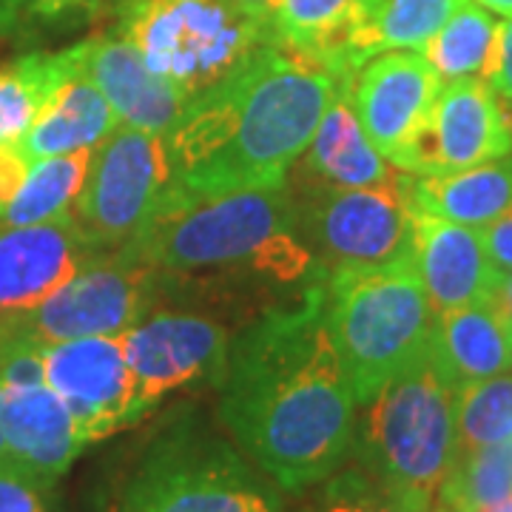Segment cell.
<instances>
[{"mask_svg":"<svg viewBox=\"0 0 512 512\" xmlns=\"http://www.w3.org/2000/svg\"><path fill=\"white\" fill-rule=\"evenodd\" d=\"M97 251L80 234L72 214L37 225H0V319L32 311L74 274H80Z\"/></svg>","mask_w":512,"mask_h":512,"instance_id":"obj_15","label":"cell"},{"mask_svg":"<svg viewBox=\"0 0 512 512\" xmlns=\"http://www.w3.org/2000/svg\"><path fill=\"white\" fill-rule=\"evenodd\" d=\"M342 80L268 43L217 86L188 97L165 134L171 185L231 191L288 180Z\"/></svg>","mask_w":512,"mask_h":512,"instance_id":"obj_2","label":"cell"},{"mask_svg":"<svg viewBox=\"0 0 512 512\" xmlns=\"http://www.w3.org/2000/svg\"><path fill=\"white\" fill-rule=\"evenodd\" d=\"M493 302L512 328V274L501 276V282H498V288H495Z\"/></svg>","mask_w":512,"mask_h":512,"instance_id":"obj_35","label":"cell"},{"mask_svg":"<svg viewBox=\"0 0 512 512\" xmlns=\"http://www.w3.org/2000/svg\"><path fill=\"white\" fill-rule=\"evenodd\" d=\"M484 9H490L493 15H501V18H510L512 15V0H476Z\"/></svg>","mask_w":512,"mask_h":512,"instance_id":"obj_36","label":"cell"},{"mask_svg":"<svg viewBox=\"0 0 512 512\" xmlns=\"http://www.w3.org/2000/svg\"><path fill=\"white\" fill-rule=\"evenodd\" d=\"M498 20L490 9L476 0L458 6V12L439 29L421 55L439 72L444 83L464 80V77H484L493 60L495 40H498Z\"/></svg>","mask_w":512,"mask_h":512,"instance_id":"obj_27","label":"cell"},{"mask_svg":"<svg viewBox=\"0 0 512 512\" xmlns=\"http://www.w3.org/2000/svg\"><path fill=\"white\" fill-rule=\"evenodd\" d=\"M512 498V441L458 450L441 481L436 504L444 512H493Z\"/></svg>","mask_w":512,"mask_h":512,"instance_id":"obj_26","label":"cell"},{"mask_svg":"<svg viewBox=\"0 0 512 512\" xmlns=\"http://www.w3.org/2000/svg\"><path fill=\"white\" fill-rule=\"evenodd\" d=\"M427 512H444V510H439V507H436V510H433V507H430V510H427Z\"/></svg>","mask_w":512,"mask_h":512,"instance_id":"obj_38","label":"cell"},{"mask_svg":"<svg viewBox=\"0 0 512 512\" xmlns=\"http://www.w3.org/2000/svg\"><path fill=\"white\" fill-rule=\"evenodd\" d=\"M80 72L77 43L46 55L32 52L0 66V146H12L35 123L49 97Z\"/></svg>","mask_w":512,"mask_h":512,"instance_id":"obj_23","label":"cell"},{"mask_svg":"<svg viewBox=\"0 0 512 512\" xmlns=\"http://www.w3.org/2000/svg\"><path fill=\"white\" fill-rule=\"evenodd\" d=\"M43 373L69 407L86 447L148 416L128 365L123 333L49 345L43 348Z\"/></svg>","mask_w":512,"mask_h":512,"instance_id":"obj_11","label":"cell"},{"mask_svg":"<svg viewBox=\"0 0 512 512\" xmlns=\"http://www.w3.org/2000/svg\"><path fill=\"white\" fill-rule=\"evenodd\" d=\"M80 72L109 100L117 123L151 134H168L183 114L188 94L165 80L140 57L126 37H92L77 43Z\"/></svg>","mask_w":512,"mask_h":512,"instance_id":"obj_17","label":"cell"},{"mask_svg":"<svg viewBox=\"0 0 512 512\" xmlns=\"http://www.w3.org/2000/svg\"><path fill=\"white\" fill-rule=\"evenodd\" d=\"M157 271H194L254 262L282 282L311 279L313 256L299 239L288 180L231 191L168 185L143 231L120 248Z\"/></svg>","mask_w":512,"mask_h":512,"instance_id":"obj_3","label":"cell"},{"mask_svg":"<svg viewBox=\"0 0 512 512\" xmlns=\"http://www.w3.org/2000/svg\"><path fill=\"white\" fill-rule=\"evenodd\" d=\"M171 185L165 134L123 126L94 146L72 220L97 251H120L143 231Z\"/></svg>","mask_w":512,"mask_h":512,"instance_id":"obj_9","label":"cell"},{"mask_svg":"<svg viewBox=\"0 0 512 512\" xmlns=\"http://www.w3.org/2000/svg\"><path fill=\"white\" fill-rule=\"evenodd\" d=\"M114 128H117V117L109 100L86 74L77 72L49 97L35 123L18 140V148L32 163L43 157L72 154L80 148H94Z\"/></svg>","mask_w":512,"mask_h":512,"instance_id":"obj_21","label":"cell"},{"mask_svg":"<svg viewBox=\"0 0 512 512\" xmlns=\"http://www.w3.org/2000/svg\"><path fill=\"white\" fill-rule=\"evenodd\" d=\"M128 365L151 413L168 393L220 384L228 365V330L197 313H151L123 333Z\"/></svg>","mask_w":512,"mask_h":512,"instance_id":"obj_13","label":"cell"},{"mask_svg":"<svg viewBox=\"0 0 512 512\" xmlns=\"http://www.w3.org/2000/svg\"><path fill=\"white\" fill-rule=\"evenodd\" d=\"M493 512H512V498H510V501H504L501 507H495Z\"/></svg>","mask_w":512,"mask_h":512,"instance_id":"obj_37","label":"cell"},{"mask_svg":"<svg viewBox=\"0 0 512 512\" xmlns=\"http://www.w3.org/2000/svg\"><path fill=\"white\" fill-rule=\"evenodd\" d=\"M444 80L421 52H382L353 77V109L387 163H399L430 120Z\"/></svg>","mask_w":512,"mask_h":512,"instance_id":"obj_14","label":"cell"},{"mask_svg":"<svg viewBox=\"0 0 512 512\" xmlns=\"http://www.w3.org/2000/svg\"><path fill=\"white\" fill-rule=\"evenodd\" d=\"M316 512H410L356 464L336 470L319 495Z\"/></svg>","mask_w":512,"mask_h":512,"instance_id":"obj_29","label":"cell"},{"mask_svg":"<svg viewBox=\"0 0 512 512\" xmlns=\"http://www.w3.org/2000/svg\"><path fill=\"white\" fill-rule=\"evenodd\" d=\"M413 265L433 313L490 302L501 271L487 254L481 228L413 208Z\"/></svg>","mask_w":512,"mask_h":512,"instance_id":"obj_16","label":"cell"},{"mask_svg":"<svg viewBox=\"0 0 512 512\" xmlns=\"http://www.w3.org/2000/svg\"><path fill=\"white\" fill-rule=\"evenodd\" d=\"M94 148H80L72 154H57L29 163V174L6 208V225H37L63 217L72 211L74 200L80 197L83 183L89 177Z\"/></svg>","mask_w":512,"mask_h":512,"instance_id":"obj_25","label":"cell"},{"mask_svg":"<svg viewBox=\"0 0 512 512\" xmlns=\"http://www.w3.org/2000/svg\"><path fill=\"white\" fill-rule=\"evenodd\" d=\"M413 208L470 228H487L512 211V151L493 163L410 180Z\"/></svg>","mask_w":512,"mask_h":512,"instance_id":"obj_22","label":"cell"},{"mask_svg":"<svg viewBox=\"0 0 512 512\" xmlns=\"http://www.w3.org/2000/svg\"><path fill=\"white\" fill-rule=\"evenodd\" d=\"M382 0H276L271 37L291 55L305 57L336 77H356L350 46Z\"/></svg>","mask_w":512,"mask_h":512,"instance_id":"obj_18","label":"cell"},{"mask_svg":"<svg viewBox=\"0 0 512 512\" xmlns=\"http://www.w3.org/2000/svg\"><path fill=\"white\" fill-rule=\"evenodd\" d=\"M467 0H382L350 46V66L359 74L382 52H421Z\"/></svg>","mask_w":512,"mask_h":512,"instance_id":"obj_24","label":"cell"},{"mask_svg":"<svg viewBox=\"0 0 512 512\" xmlns=\"http://www.w3.org/2000/svg\"><path fill=\"white\" fill-rule=\"evenodd\" d=\"M148 69L188 97L217 86L274 43L271 29L231 0H120L117 32Z\"/></svg>","mask_w":512,"mask_h":512,"instance_id":"obj_7","label":"cell"},{"mask_svg":"<svg viewBox=\"0 0 512 512\" xmlns=\"http://www.w3.org/2000/svg\"><path fill=\"white\" fill-rule=\"evenodd\" d=\"M325 305L359 407L430 350L436 313L413 259L336 265L325 276Z\"/></svg>","mask_w":512,"mask_h":512,"instance_id":"obj_4","label":"cell"},{"mask_svg":"<svg viewBox=\"0 0 512 512\" xmlns=\"http://www.w3.org/2000/svg\"><path fill=\"white\" fill-rule=\"evenodd\" d=\"M157 274V268L123 251H106L37 308L0 319V336L49 348L86 336L126 333L151 311Z\"/></svg>","mask_w":512,"mask_h":512,"instance_id":"obj_8","label":"cell"},{"mask_svg":"<svg viewBox=\"0 0 512 512\" xmlns=\"http://www.w3.org/2000/svg\"><path fill=\"white\" fill-rule=\"evenodd\" d=\"M487 254L495 262V268L504 274H512V211H507L501 220L490 222L487 228H481Z\"/></svg>","mask_w":512,"mask_h":512,"instance_id":"obj_33","label":"cell"},{"mask_svg":"<svg viewBox=\"0 0 512 512\" xmlns=\"http://www.w3.org/2000/svg\"><path fill=\"white\" fill-rule=\"evenodd\" d=\"M484 80L490 83V89L501 103V111L507 117L512 128V15L498 26V40H495V52Z\"/></svg>","mask_w":512,"mask_h":512,"instance_id":"obj_31","label":"cell"},{"mask_svg":"<svg viewBox=\"0 0 512 512\" xmlns=\"http://www.w3.org/2000/svg\"><path fill=\"white\" fill-rule=\"evenodd\" d=\"M217 387L222 430L279 490L305 493L353 456L359 404L330 333L325 282L242 330Z\"/></svg>","mask_w":512,"mask_h":512,"instance_id":"obj_1","label":"cell"},{"mask_svg":"<svg viewBox=\"0 0 512 512\" xmlns=\"http://www.w3.org/2000/svg\"><path fill=\"white\" fill-rule=\"evenodd\" d=\"M356 464L410 512H427L458 456L456 390L430 350L365 404L353 441Z\"/></svg>","mask_w":512,"mask_h":512,"instance_id":"obj_5","label":"cell"},{"mask_svg":"<svg viewBox=\"0 0 512 512\" xmlns=\"http://www.w3.org/2000/svg\"><path fill=\"white\" fill-rule=\"evenodd\" d=\"M234 6H239L245 15H251V18H256L259 23H271V15H274V6L276 0H231Z\"/></svg>","mask_w":512,"mask_h":512,"instance_id":"obj_34","label":"cell"},{"mask_svg":"<svg viewBox=\"0 0 512 512\" xmlns=\"http://www.w3.org/2000/svg\"><path fill=\"white\" fill-rule=\"evenodd\" d=\"M512 151V128L484 77L441 86L430 120L404 148L396 168L413 177H441L493 163Z\"/></svg>","mask_w":512,"mask_h":512,"instance_id":"obj_12","label":"cell"},{"mask_svg":"<svg viewBox=\"0 0 512 512\" xmlns=\"http://www.w3.org/2000/svg\"><path fill=\"white\" fill-rule=\"evenodd\" d=\"M430 359L453 390L512 370V328L495 302L436 313Z\"/></svg>","mask_w":512,"mask_h":512,"instance_id":"obj_19","label":"cell"},{"mask_svg":"<svg viewBox=\"0 0 512 512\" xmlns=\"http://www.w3.org/2000/svg\"><path fill=\"white\" fill-rule=\"evenodd\" d=\"M410 180L390 185L319 183L296 194L299 231L336 265H390L413 259V202Z\"/></svg>","mask_w":512,"mask_h":512,"instance_id":"obj_10","label":"cell"},{"mask_svg":"<svg viewBox=\"0 0 512 512\" xmlns=\"http://www.w3.org/2000/svg\"><path fill=\"white\" fill-rule=\"evenodd\" d=\"M353 77L342 80L336 97L319 120V128L308 146V171L322 183L350 185H390L404 180L407 174L387 163L382 151L370 143L359 114L353 109Z\"/></svg>","mask_w":512,"mask_h":512,"instance_id":"obj_20","label":"cell"},{"mask_svg":"<svg viewBox=\"0 0 512 512\" xmlns=\"http://www.w3.org/2000/svg\"><path fill=\"white\" fill-rule=\"evenodd\" d=\"M114 512H288L282 493L231 439L183 410L148 441Z\"/></svg>","mask_w":512,"mask_h":512,"instance_id":"obj_6","label":"cell"},{"mask_svg":"<svg viewBox=\"0 0 512 512\" xmlns=\"http://www.w3.org/2000/svg\"><path fill=\"white\" fill-rule=\"evenodd\" d=\"M458 450L512 441V373L467 384L456 393Z\"/></svg>","mask_w":512,"mask_h":512,"instance_id":"obj_28","label":"cell"},{"mask_svg":"<svg viewBox=\"0 0 512 512\" xmlns=\"http://www.w3.org/2000/svg\"><path fill=\"white\" fill-rule=\"evenodd\" d=\"M26 174H29V160L23 157L18 143L0 146V220H3L6 208L15 200Z\"/></svg>","mask_w":512,"mask_h":512,"instance_id":"obj_32","label":"cell"},{"mask_svg":"<svg viewBox=\"0 0 512 512\" xmlns=\"http://www.w3.org/2000/svg\"><path fill=\"white\" fill-rule=\"evenodd\" d=\"M52 490L55 487L37 484L20 473L0 470V512H63Z\"/></svg>","mask_w":512,"mask_h":512,"instance_id":"obj_30","label":"cell"}]
</instances>
